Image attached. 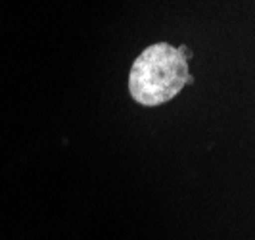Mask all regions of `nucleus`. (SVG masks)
<instances>
[{
	"label": "nucleus",
	"instance_id": "1",
	"mask_svg": "<svg viewBox=\"0 0 255 240\" xmlns=\"http://www.w3.org/2000/svg\"><path fill=\"white\" fill-rule=\"evenodd\" d=\"M192 77L188 52L169 42H155L134 60L128 73V92L142 106H159L173 100Z\"/></svg>",
	"mask_w": 255,
	"mask_h": 240
}]
</instances>
